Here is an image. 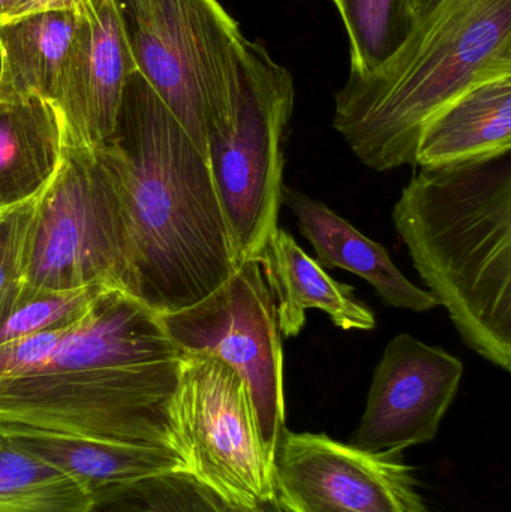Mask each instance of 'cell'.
<instances>
[{"mask_svg": "<svg viewBox=\"0 0 511 512\" xmlns=\"http://www.w3.org/2000/svg\"><path fill=\"white\" fill-rule=\"evenodd\" d=\"M125 231L126 292L159 316L188 309L239 267L209 159L134 71L98 147Z\"/></svg>", "mask_w": 511, "mask_h": 512, "instance_id": "cell-1", "label": "cell"}, {"mask_svg": "<svg viewBox=\"0 0 511 512\" xmlns=\"http://www.w3.org/2000/svg\"><path fill=\"white\" fill-rule=\"evenodd\" d=\"M393 225L462 342L511 370V153L420 167Z\"/></svg>", "mask_w": 511, "mask_h": 512, "instance_id": "cell-2", "label": "cell"}, {"mask_svg": "<svg viewBox=\"0 0 511 512\" xmlns=\"http://www.w3.org/2000/svg\"><path fill=\"white\" fill-rule=\"evenodd\" d=\"M511 75V0H440L374 71L335 93L333 128L378 173L414 165L426 123L468 90Z\"/></svg>", "mask_w": 511, "mask_h": 512, "instance_id": "cell-3", "label": "cell"}, {"mask_svg": "<svg viewBox=\"0 0 511 512\" xmlns=\"http://www.w3.org/2000/svg\"><path fill=\"white\" fill-rule=\"evenodd\" d=\"M119 6L135 68L207 158V141L233 119L248 38L219 0Z\"/></svg>", "mask_w": 511, "mask_h": 512, "instance_id": "cell-4", "label": "cell"}, {"mask_svg": "<svg viewBox=\"0 0 511 512\" xmlns=\"http://www.w3.org/2000/svg\"><path fill=\"white\" fill-rule=\"evenodd\" d=\"M294 99L290 71L261 42L248 39L233 119L207 141L239 264L258 258L278 231L284 143Z\"/></svg>", "mask_w": 511, "mask_h": 512, "instance_id": "cell-5", "label": "cell"}, {"mask_svg": "<svg viewBox=\"0 0 511 512\" xmlns=\"http://www.w3.org/2000/svg\"><path fill=\"white\" fill-rule=\"evenodd\" d=\"M23 280L50 291L126 292L122 212L98 150L63 147L56 173L36 197Z\"/></svg>", "mask_w": 511, "mask_h": 512, "instance_id": "cell-6", "label": "cell"}, {"mask_svg": "<svg viewBox=\"0 0 511 512\" xmlns=\"http://www.w3.org/2000/svg\"><path fill=\"white\" fill-rule=\"evenodd\" d=\"M170 417L186 469L222 499L255 505L275 496L272 460L236 370L218 358L183 352Z\"/></svg>", "mask_w": 511, "mask_h": 512, "instance_id": "cell-7", "label": "cell"}, {"mask_svg": "<svg viewBox=\"0 0 511 512\" xmlns=\"http://www.w3.org/2000/svg\"><path fill=\"white\" fill-rule=\"evenodd\" d=\"M165 331L183 352L218 358L248 388L258 432L272 460L285 426L284 351L275 298L255 259L200 303L161 316Z\"/></svg>", "mask_w": 511, "mask_h": 512, "instance_id": "cell-8", "label": "cell"}, {"mask_svg": "<svg viewBox=\"0 0 511 512\" xmlns=\"http://www.w3.org/2000/svg\"><path fill=\"white\" fill-rule=\"evenodd\" d=\"M272 477L285 512H428L404 463L326 435L285 430Z\"/></svg>", "mask_w": 511, "mask_h": 512, "instance_id": "cell-9", "label": "cell"}, {"mask_svg": "<svg viewBox=\"0 0 511 512\" xmlns=\"http://www.w3.org/2000/svg\"><path fill=\"white\" fill-rule=\"evenodd\" d=\"M182 355L158 313L128 292L104 289L68 327L0 345V382L83 367L158 363Z\"/></svg>", "mask_w": 511, "mask_h": 512, "instance_id": "cell-10", "label": "cell"}, {"mask_svg": "<svg viewBox=\"0 0 511 512\" xmlns=\"http://www.w3.org/2000/svg\"><path fill=\"white\" fill-rule=\"evenodd\" d=\"M464 376V364L408 333L393 337L375 367L368 402L351 445L396 457L437 436Z\"/></svg>", "mask_w": 511, "mask_h": 512, "instance_id": "cell-11", "label": "cell"}, {"mask_svg": "<svg viewBox=\"0 0 511 512\" xmlns=\"http://www.w3.org/2000/svg\"><path fill=\"white\" fill-rule=\"evenodd\" d=\"M134 71L119 0L81 3L53 104L62 119L65 144L98 149L113 135Z\"/></svg>", "mask_w": 511, "mask_h": 512, "instance_id": "cell-12", "label": "cell"}, {"mask_svg": "<svg viewBox=\"0 0 511 512\" xmlns=\"http://www.w3.org/2000/svg\"><path fill=\"white\" fill-rule=\"evenodd\" d=\"M0 438L65 474L90 498L140 478L186 469L182 454L165 445L90 438L3 423Z\"/></svg>", "mask_w": 511, "mask_h": 512, "instance_id": "cell-13", "label": "cell"}, {"mask_svg": "<svg viewBox=\"0 0 511 512\" xmlns=\"http://www.w3.org/2000/svg\"><path fill=\"white\" fill-rule=\"evenodd\" d=\"M282 206L293 213L300 233L314 248L315 261L324 270L342 268L362 277L386 306L413 312H428L438 306L428 291L401 273L383 245L360 233L326 204L284 185Z\"/></svg>", "mask_w": 511, "mask_h": 512, "instance_id": "cell-14", "label": "cell"}, {"mask_svg": "<svg viewBox=\"0 0 511 512\" xmlns=\"http://www.w3.org/2000/svg\"><path fill=\"white\" fill-rule=\"evenodd\" d=\"M257 259L272 289L279 331L285 339L299 336L306 310L311 309L323 310L339 330H374V310L357 298L356 289L333 279L287 230L278 228Z\"/></svg>", "mask_w": 511, "mask_h": 512, "instance_id": "cell-15", "label": "cell"}, {"mask_svg": "<svg viewBox=\"0 0 511 512\" xmlns=\"http://www.w3.org/2000/svg\"><path fill=\"white\" fill-rule=\"evenodd\" d=\"M511 153V75L486 81L435 114L414 167H443Z\"/></svg>", "mask_w": 511, "mask_h": 512, "instance_id": "cell-16", "label": "cell"}, {"mask_svg": "<svg viewBox=\"0 0 511 512\" xmlns=\"http://www.w3.org/2000/svg\"><path fill=\"white\" fill-rule=\"evenodd\" d=\"M77 27V9L0 21V99L54 104Z\"/></svg>", "mask_w": 511, "mask_h": 512, "instance_id": "cell-17", "label": "cell"}, {"mask_svg": "<svg viewBox=\"0 0 511 512\" xmlns=\"http://www.w3.org/2000/svg\"><path fill=\"white\" fill-rule=\"evenodd\" d=\"M65 129L41 99H0V212L35 198L62 161Z\"/></svg>", "mask_w": 511, "mask_h": 512, "instance_id": "cell-18", "label": "cell"}, {"mask_svg": "<svg viewBox=\"0 0 511 512\" xmlns=\"http://www.w3.org/2000/svg\"><path fill=\"white\" fill-rule=\"evenodd\" d=\"M90 505L74 480L0 438V512H90Z\"/></svg>", "mask_w": 511, "mask_h": 512, "instance_id": "cell-19", "label": "cell"}, {"mask_svg": "<svg viewBox=\"0 0 511 512\" xmlns=\"http://www.w3.org/2000/svg\"><path fill=\"white\" fill-rule=\"evenodd\" d=\"M104 288L50 291L26 280L0 292V345L78 321Z\"/></svg>", "mask_w": 511, "mask_h": 512, "instance_id": "cell-20", "label": "cell"}, {"mask_svg": "<svg viewBox=\"0 0 511 512\" xmlns=\"http://www.w3.org/2000/svg\"><path fill=\"white\" fill-rule=\"evenodd\" d=\"M350 39L351 71L366 74L392 56L411 26L408 0H333Z\"/></svg>", "mask_w": 511, "mask_h": 512, "instance_id": "cell-21", "label": "cell"}, {"mask_svg": "<svg viewBox=\"0 0 511 512\" xmlns=\"http://www.w3.org/2000/svg\"><path fill=\"white\" fill-rule=\"evenodd\" d=\"M90 512H222L215 492L186 469L140 478L93 496Z\"/></svg>", "mask_w": 511, "mask_h": 512, "instance_id": "cell-22", "label": "cell"}, {"mask_svg": "<svg viewBox=\"0 0 511 512\" xmlns=\"http://www.w3.org/2000/svg\"><path fill=\"white\" fill-rule=\"evenodd\" d=\"M36 197L0 212V292L23 280L27 236Z\"/></svg>", "mask_w": 511, "mask_h": 512, "instance_id": "cell-23", "label": "cell"}, {"mask_svg": "<svg viewBox=\"0 0 511 512\" xmlns=\"http://www.w3.org/2000/svg\"><path fill=\"white\" fill-rule=\"evenodd\" d=\"M84 2L86 0H18L8 20L21 17V15L33 14V12L77 9Z\"/></svg>", "mask_w": 511, "mask_h": 512, "instance_id": "cell-24", "label": "cell"}, {"mask_svg": "<svg viewBox=\"0 0 511 512\" xmlns=\"http://www.w3.org/2000/svg\"><path fill=\"white\" fill-rule=\"evenodd\" d=\"M216 502H218L219 508L222 512H285L279 505L276 496L270 499H264V501L258 502L255 505H237L231 504V502L222 499L218 493H215Z\"/></svg>", "mask_w": 511, "mask_h": 512, "instance_id": "cell-25", "label": "cell"}, {"mask_svg": "<svg viewBox=\"0 0 511 512\" xmlns=\"http://www.w3.org/2000/svg\"><path fill=\"white\" fill-rule=\"evenodd\" d=\"M408 2H410L411 18H413L414 24V21L428 14L440 0H408Z\"/></svg>", "mask_w": 511, "mask_h": 512, "instance_id": "cell-26", "label": "cell"}, {"mask_svg": "<svg viewBox=\"0 0 511 512\" xmlns=\"http://www.w3.org/2000/svg\"><path fill=\"white\" fill-rule=\"evenodd\" d=\"M18 0H0V21L8 20Z\"/></svg>", "mask_w": 511, "mask_h": 512, "instance_id": "cell-27", "label": "cell"}]
</instances>
